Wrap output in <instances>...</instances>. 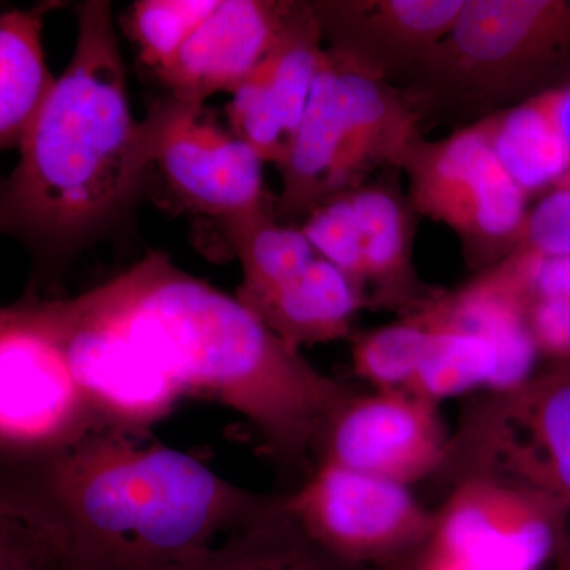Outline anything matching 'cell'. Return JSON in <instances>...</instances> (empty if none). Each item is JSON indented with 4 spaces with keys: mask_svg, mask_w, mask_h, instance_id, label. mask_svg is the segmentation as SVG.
I'll return each instance as SVG.
<instances>
[{
    "mask_svg": "<svg viewBox=\"0 0 570 570\" xmlns=\"http://www.w3.org/2000/svg\"><path fill=\"white\" fill-rule=\"evenodd\" d=\"M0 475L51 543L63 570H184L283 502L242 489L165 445L97 431Z\"/></svg>",
    "mask_w": 570,
    "mask_h": 570,
    "instance_id": "cell-2",
    "label": "cell"
},
{
    "mask_svg": "<svg viewBox=\"0 0 570 570\" xmlns=\"http://www.w3.org/2000/svg\"><path fill=\"white\" fill-rule=\"evenodd\" d=\"M343 137L340 62L324 50L302 122L281 165L283 193L276 209L283 219L309 214L330 200V181Z\"/></svg>",
    "mask_w": 570,
    "mask_h": 570,
    "instance_id": "cell-17",
    "label": "cell"
},
{
    "mask_svg": "<svg viewBox=\"0 0 570 570\" xmlns=\"http://www.w3.org/2000/svg\"><path fill=\"white\" fill-rule=\"evenodd\" d=\"M75 302L151 356L183 395L219 401L246 417L295 487L316 468L326 423L356 392L285 346L236 296L160 250Z\"/></svg>",
    "mask_w": 570,
    "mask_h": 570,
    "instance_id": "cell-1",
    "label": "cell"
},
{
    "mask_svg": "<svg viewBox=\"0 0 570 570\" xmlns=\"http://www.w3.org/2000/svg\"><path fill=\"white\" fill-rule=\"evenodd\" d=\"M557 189L570 190V168L568 171H566L564 175L561 176L560 179H558L557 183L553 184V187H551V190Z\"/></svg>",
    "mask_w": 570,
    "mask_h": 570,
    "instance_id": "cell-33",
    "label": "cell"
},
{
    "mask_svg": "<svg viewBox=\"0 0 570 570\" xmlns=\"http://www.w3.org/2000/svg\"><path fill=\"white\" fill-rule=\"evenodd\" d=\"M228 246L243 268L236 298L249 303L302 273L318 257L302 227L279 224L268 206L223 220Z\"/></svg>",
    "mask_w": 570,
    "mask_h": 570,
    "instance_id": "cell-24",
    "label": "cell"
},
{
    "mask_svg": "<svg viewBox=\"0 0 570 570\" xmlns=\"http://www.w3.org/2000/svg\"><path fill=\"white\" fill-rule=\"evenodd\" d=\"M551 570H570V523L564 531L553 557H551Z\"/></svg>",
    "mask_w": 570,
    "mask_h": 570,
    "instance_id": "cell-32",
    "label": "cell"
},
{
    "mask_svg": "<svg viewBox=\"0 0 570 570\" xmlns=\"http://www.w3.org/2000/svg\"><path fill=\"white\" fill-rule=\"evenodd\" d=\"M292 2L219 0L157 77L179 99L204 105L246 80L275 43Z\"/></svg>",
    "mask_w": 570,
    "mask_h": 570,
    "instance_id": "cell-14",
    "label": "cell"
},
{
    "mask_svg": "<svg viewBox=\"0 0 570 570\" xmlns=\"http://www.w3.org/2000/svg\"><path fill=\"white\" fill-rule=\"evenodd\" d=\"M284 494V493H283ZM184 570H363L337 560L284 508L206 551Z\"/></svg>",
    "mask_w": 570,
    "mask_h": 570,
    "instance_id": "cell-23",
    "label": "cell"
},
{
    "mask_svg": "<svg viewBox=\"0 0 570 570\" xmlns=\"http://www.w3.org/2000/svg\"><path fill=\"white\" fill-rule=\"evenodd\" d=\"M464 0H367L316 3L333 50L376 71H417L459 20Z\"/></svg>",
    "mask_w": 570,
    "mask_h": 570,
    "instance_id": "cell-15",
    "label": "cell"
},
{
    "mask_svg": "<svg viewBox=\"0 0 570 570\" xmlns=\"http://www.w3.org/2000/svg\"><path fill=\"white\" fill-rule=\"evenodd\" d=\"M430 340L425 305L403 321L354 337L352 366L373 390L406 392Z\"/></svg>",
    "mask_w": 570,
    "mask_h": 570,
    "instance_id": "cell-25",
    "label": "cell"
},
{
    "mask_svg": "<svg viewBox=\"0 0 570 570\" xmlns=\"http://www.w3.org/2000/svg\"><path fill=\"white\" fill-rule=\"evenodd\" d=\"M36 299L104 431L140 438L174 411L181 390L129 337L75 298Z\"/></svg>",
    "mask_w": 570,
    "mask_h": 570,
    "instance_id": "cell-10",
    "label": "cell"
},
{
    "mask_svg": "<svg viewBox=\"0 0 570 570\" xmlns=\"http://www.w3.org/2000/svg\"><path fill=\"white\" fill-rule=\"evenodd\" d=\"M428 550L466 570H535L551 560L570 513L515 483L472 475L452 483Z\"/></svg>",
    "mask_w": 570,
    "mask_h": 570,
    "instance_id": "cell-9",
    "label": "cell"
},
{
    "mask_svg": "<svg viewBox=\"0 0 570 570\" xmlns=\"http://www.w3.org/2000/svg\"><path fill=\"white\" fill-rule=\"evenodd\" d=\"M242 305L296 352L344 340L351 335L352 318L365 307L355 285L322 257L269 294Z\"/></svg>",
    "mask_w": 570,
    "mask_h": 570,
    "instance_id": "cell-18",
    "label": "cell"
},
{
    "mask_svg": "<svg viewBox=\"0 0 570 570\" xmlns=\"http://www.w3.org/2000/svg\"><path fill=\"white\" fill-rule=\"evenodd\" d=\"M52 6L0 11V153L20 148L55 86L41 47V26Z\"/></svg>",
    "mask_w": 570,
    "mask_h": 570,
    "instance_id": "cell-22",
    "label": "cell"
},
{
    "mask_svg": "<svg viewBox=\"0 0 570 570\" xmlns=\"http://www.w3.org/2000/svg\"><path fill=\"white\" fill-rule=\"evenodd\" d=\"M401 167L414 208L455 232L480 264L519 249L530 195L505 170L479 122L444 140L419 138Z\"/></svg>",
    "mask_w": 570,
    "mask_h": 570,
    "instance_id": "cell-7",
    "label": "cell"
},
{
    "mask_svg": "<svg viewBox=\"0 0 570 570\" xmlns=\"http://www.w3.org/2000/svg\"><path fill=\"white\" fill-rule=\"evenodd\" d=\"M318 257L340 269L363 298L362 239L354 206L347 194L330 198L307 214L302 225ZM365 303V298H363ZM366 307V306H365Z\"/></svg>",
    "mask_w": 570,
    "mask_h": 570,
    "instance_id": "cell-27",
    "label": "cell"
},
{
    "mask_svg": "<svg viewBox=\"0 0 570 570\" xmlns=\"http://www.w3.org/2000/svg\"><path fill=\"white\" fill-rule=\"evenodd\" d=\"M193 107L170 94L137 121L111 3L82 2L69 66L22 138L20 163L0 179V235L20 236L41 265L61 264L130 205Z\"/></svg>",
    "mask_w": 570,
    "mask_h": 570,
    "instance_id": "cell-3",
    "label": "cell"
},
{
    "mask_svg": "<svg viewBox=\"0 0 570 570\" xmlns=\"http://www.w3.org/2000/svg\"><path fill=\"white\" fill-rule=\"evenodd\" d=\"M520 247L547 257L570 255V190H550L528 213Z\"/></svg>",
    "mask_w": 570,
    "mask_h": 570,
    "instance_id": "cell-29",
    "label": "cell"
},
{
    "mask_svg": "<svg viewBox=\"0 0 570 570\" xmlns=\"http://www.w3.org/2000/svg\"><path fill=\"white\" fill-rule=\"evenodd\" d=\"M430 340L406 392L441 404L468 393L512 389L504 356L475 326L449 313L442 296L425 303Z\"/></svg>",
    "mask_w": 570,
    "mask_h": 570,
    "instance_id": "cell-19",
    "label": "cell"
},
{
    "mask_svg": "<svg viewBox=\"0 0 570 570\" xmlns=\"http://www.w3.org/2000/svg\"><path fill=\"white\" fill-rule=\"evenodd\" d=\"M284 508L318 546L363 570L406 568L436 527L409 487L330 463L284 493Z\"/></svg>",
    "mask_w": 570,
    "mask_h": 570,
    "instance_id": "cell-6",
    "label": "cell"
},
{
    "mask_svg": "<svg viewBox=\"0 0 570 570\" xmlns=\"http://www.w3.org/2000/svg\"><path fill=\"white\" fill-rule=\"evenodd\" d=\"M97 431L37 299L0 307V461L43 459Z\"/></svg>",
    "mask_w": 570,
    "mask_h": 570,
    "instance_id": "cell-8",
    "label": "cell"
},
{
    "mask_svg": "<svg viewBox=\"0 0 570 570\" xmlns=\"http://www.w3.org/2000/svg\"><path fill=\"white\" fill-rule=\"evenodd\" d=\"M219 0H140L129 17V32L140 58L156 73L170 66L179 50Z\"/></svg>",
    "mask_w": 570,
    "mask_h": 570,
    "instance_id": "cell-26",
    "label": "cell"
},
{
    "mask_svg": "<svg viewBox=\"0 0 570 570\" xmlns=\"http://www.w3.org/2000/svg\"><path fill=\"white\" fill-rule=\"evenodd\" d=\"M515 255L527 306L532 299H570V255L547 257L523 247Z\"/></svg>",
    "mask_w": 570,
    "mask_h": 570,
    "instance_id": "cell-31",
    "label": "cell"
},
{
    "mask_svg": "<svg viewBox=\"0 0 570 570\" xmlns=\"http://www.w3.org/2000/svg\"><path fill=\"white\" fill-rule=\"evenodd\" d=\"M343 88V137L337 151L330 198L347 193L365 171L381 164H403L419 140L417 112L376 71L333 50Z\"/></svg>",
    "mask_w": 570,
    "mask_h": 570,
    "instance_id": "cell-16",
    "label": "cell"
},
{
    "mask_svg": "<svg viewBox=\"0 0 570 570\" xmlns=\"http://www.w3.org/2000/svg\"><path fill=\"white\" fill-rule=\"evenodd\" d=\"M165 181L187 208L220 223L266 205L257 153L193 107L175 124L157 156Z\"/></svg>",
    "mask_w": 570,
    "mask_h": 570,
    "instance_id": "cell-13",
    "label": "cell"
},
{
    "mask_svg": "<svg viewBox=\"0 0 570 570\" xmlns=\"http://www.w3.org/2000/svg\"><path fill=\"white\" fill-rule=\"evenodd\" d=\"M450 441L438 403L404 390H356L326 423L316 466L336 464L411 489L441 474Z\"/></svg>",
    "mask_w": 570,
    "mask_h": 570,
    "instance_id": "cell-11",
    "label": "cell"
},
{
    "mask_svg": "<svg viewBox=\"0 0 570 570\" xmlns=\"http://www.w3.org/2000/svg\"><path fill=\"white\" fill-rule=\"evenodd\" d=\"M415 73L442 99L485 107L570 88V0H464Z\"/></svg>",
    "mask_w": 570,
    "mask_h": 570,
    "instance_id": "cell-4",
    "label": "cell"
},
{
    "mask_svg": "<svg viewBox=\"0 0 570 570\" xmlns=\"http://www.w3.org/2000/svg\"><path fill=\"white\" fill-rule=\"evenodd\" d=\"M442 474L505 480L570 513V362L469 400Z\"/></svg>",
    "mask_w": 570,
    "mask_h": 570,
    "instance_id": "cell-5",
    "label": "cell"
},
{
    "mask_svg": "<svg viewBox=\"0 0 570 570\" xmlns=\"http://www.w3.org/2000/svg\"><path fill=\"white\" fill-rule=\"evenodd\" d=\"M566 88L543 92L479 122L505 170L528 195L553 187L570 168L562 122Z\"/></svg>",
    "mask_w": 570,
    "mask_h": 570,
    "instance_id": "cell-21",
    "label": "cell"
},
{
    "mask_svg": "<svg viewBox=\"0 0 570 570\" xmlns=\"http://www.w3.org/2000/svg\"><path fill=\"white\" fill-rule=\"evenodd\" d=\"M0 570H63L39 521L2 479Z\"/></svg>",
    "mask_w": 570,
    "mask_h": 570,
    "instance_id": "cell-28",
    "label": "cell"
},
{
    "mask_svg": "<svg viewBox=\"0 0 570 570\" xmlns=\"http://www.w3.org/2000/svg\"><path fill=\"white\" fill-rule=\"evenodd\" d=\"M322 26L314 6L292 2L279 36L232 94V132L264 163L284 164L321 66Z\"/></svg>",
    "mask_w": 570,
    "mask_h": 570,
    "instance_id": "cell-12",
    "label": "cell"
},
{
    "mask_svg": "<svg viewBox=\"0 0 570 570\" xmlns=\"http://www.w3.org/2000/svg\"><path fill=\"white\" fill-rule=\"evenodd\" d=\"M527 324L539 355L554 363L570 362V299H532Z\"/></svg>",
    "mask_w": 570,
    "mask_h": 570,
    "instance_id": "cell-30",
    "label": "cell"
},
{
    "mask_svg": "<svg viewBox=\"0 0 570 570\" xmlns=\"http://www.w3.org/2000/svg\"><path fill=\"white\" fill-rule=\"evenodd\" d=\"M346 194L354 206L362 239L365 306L414 311L434 298L436 295L419 283L412 268L411 230L400 198L381 187Z\"/></svg>",
    "mask_w": 570,
    "mask_h": 570,
    "instance_id": "cell-20",
    "label": "cell"
}]
</instances>
